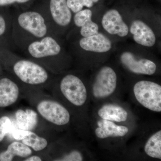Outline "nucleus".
Masks as SVG:
<instances>
[{
  "label": "nucleus",
  "mask_w": 161,
  "mask_h": 161,
  "mask_svg": "<svg viewBox=\"0 0 161 161\" xmlns=\"http://www.w3.org/2000/svg\"><path fill=\"white\" fill-rule=\"evenodd\" d=\"M136 98L141 105L153 112H161V86L149 80H141L133 87Z\"/></svg>",
  "instance_id": "nucleus-1"
},
{
  "label": "nucleus",
  "mask_w": 161,
  "mask_h": 161,
  "mask_svg": "<svg viewBox=\"0 0 161 161\" xmlns=\"http://www.w3.org/2000/svg\"><path fill=\"white\" fill-rule=\"evenodd\" d=\"M14 71L20 80L29 84H40L44 83L48 79L46 70L30 60L18 61L14 66Z\"/></svg>",
  "instance_id": "nucleus-2"
},
{
  "label": "nucleus",
  "mask_w": 161,
  "mask_h": 161,
  "mask_svg": "<svg viewBox=\"0 0 161 161\" xmlns=\"http://www.w3.org/2000/svg\"><path fill=\"white\" fill-rule=\"evenodd\" d=\"M60 89L69 101L77 106L85 103L87 97L86 88L80 78L75 75H66L61 80Z\"/></svg>",
  "instance_id": "nucleus-3"
},
{
  "label": "nucleus",
  "mask_w": 161,
  "mask_h": 161,
  "mask_svg": "<svg viewBox=\"0 0 161 161\" xmlns=\"http://www.w3.org/2000/svg\"><path fill=\"white\" fill-rule=\"evenodd\" d=\"M117 86V76L111 67L105 66L96 75L92 88L93 96L100 99L108 97L115 92Z\"/></svg>",
  "instance_id": "nucleus-4"
},
{
  "label": "nucleus",
  "mask_w": 161,
  "mask_h": 161,
  "mask_svg": "<svg viewBox=\"0 0 161 161\" xmlns=\"http://www.w3.org/2000/svg\"><path fill=\"white\" fill-rule=\"evenodd\" d=\"M37 110L40 115L47 120L57 125H64L69 122V112L57 102L42 101L38 104Z\"/></svg>",
  "instance_id": "nucleus-5"
},
{
  "label": "nucleus",
  "mask_w": 161,
  "mask_h": 161,
  "mask_svg": "<svg viewBox=\"0 0 161 161\" xmlns=\"http://www.w3.org/2000/svg\"><path fill=\"white\" fill-rule=\"evenodd\" d=\"M18 23L23 29L28 31L36 37L42 38L47 33V26L43 17L39 13L27 11L20 14Z\"/></svg>",
  "instance_id": "nucleus-6"
},
{
  "label": "nucleus",
  "mask_w": 161,
  "mask_h": 161,
  "mask_svg": "<svg viewBox=\"0 0 161 161\" xmlns=\"http://www.w3.org/2000/svg\"><path fill=\"white\" fill-rule=\"evenodd\" d=\"M28 51L33 58H42L59 54L61 47L54 39L52 37L46 36L42 38L40 41L31 43L28 46Z\"/></svg>",
  "instance_id": "nucleus-7"
},
{
  "label": "nucleus",
  "mask_w": 161,
  "mask_h": 161,
  "mask_svg": "<svg viewBox=\"0 0 161 161\" xmlns=\"http://www.w3.org/2000/svg\"><path fill=\"white\" fill-rule=\"evenodd\" d=\"M120 60L128 69L135 74L151 75L154 74L156 70V65L154 62L146 59L136 60L130 52L123 53Z\"/></svg>",
  "instance_id": "nucleus-8"
},
{
  "label": "nucleus",
  "mask_w": 161,
  "mask_h": 161,
  "mask_svg": "<svg viewBox=\"0 0 161 161\" xmlns=\"http://www.w3.org/2000/svg\"><path fill=\"white\" fill-rule=\"evenodd\" d=\"M102 24L106 31L111 35L125 37L129 33V27L117 10L111 9L104 15Z\"/></svg>",
  "instance_id": "nucleus-9"
},
{
  "label": "nucleus",
  "mask_w": 161,
  "mask_h": 161,
  "mask_svg": "<svg viewBox=\"0 0 161 161\" xmlns=\"http://www.w3.org/2000/svg\"><path fill=\"white\" fill-rule=\"evenodd\" d=\"M130 32L133 40L138 44L146 47H152L156 42V37L152 30L142 21L136 20L131 24Z\"/></svg>",
  "instance_id": "nucleus-10"
},
{
  "label": "nucleus",
  "mask_w": 161,
  "mask_h": 161,
  "mask_svg": "<svg viewBox=\"0 0 161 161\" xmlns=\"http://www.w3.org/2000/svg\"><path fill=\"white\" fill-rule=\"evenodd\" d=\"M82 49L87 51L103 53L109 51L112 48V43L108 38L102 33L82 38L79 41Z\"/></svg>",
  "instance_id": "nucleus-11"
},
{
  "label": "nucleus",
  "mask_w": 161,
  "mask_h": 161,
  "mask_svg": "<svg viewBox=\"0 0 161 161\" xmlns=\"http://www.w3.org/2000/svg\"><path fill=\"white\" fill-rule=\"evenodd\" d=\"M19 90L16 84L8 78L0 80V107L5 108L15 103L19 98Z\"/></svg>",
  "instance_id": "nucleus-12"
},
{
  "label": "nucleus",
  "mask_w": 161,
  "mask_h": 161,
  "mask_svg": "<svg viewBox=\"0 0 161 161\" xmlns=\"http://www.w3.org/2000/svg\"><path fill=\"white\" fill-rule=\"evenodd\" d=\"M98 127L95 130L98 138L105 139L109 137H122L129 132V129L123 125H118L112 121L102 119L98 121Z\"/></svg>",
  "instance_id": "nucleus-13"
},
{
  "label": "nucleus",
  "mask_w": 161,
  "mask_h": 161,
  "mask_svg": "<svg viewBox=\"0 0 161 161\" xmlns=\"http://www.w3.org/2000/svg\"><path fill=\"white\" fill-rule=\"evenodd\" d=\"M50 10L52 18L61 26H66L70 23L71 11L67 4L66 0H50Z\"/></svg>",
  "instance_id": "nucleus-14"
},
{
  "label": "nucleus",
  "mask_w": 161,
  "mask_h": 161,
  "mask_svg": "<svg viewBox=\"0 0 161 161\" xmlns=\"http://www.w3.org/2000/svg\"><path fill=\"white\" fill-rule=\"evenodd\" d=\"M98 115L102 119L117 122L125 121L128 117V112L125 109L111 104L102 107L98 111Z\"/></svg>",
  "instance_id": "nucleus-15"
},
{
  "label": "nucleus",
  "mask_w": 161,
  "mask_h": 161,
  "mask_svg": "<svg viewBox=\"0 0 161 161\" xmlns=\"http://www.w3.org/2000/svg\"><path fill=\"white\" fill-rule=\"evenodd\" d=\"M15 116L18 126L21 130L31 131L36 127L38 115L33 110L19 109L16 112Z\"/></svg>",
  "instance_id": "nucleus-16"
},
{
  "label": "nucleus",
  "mask_w": 161,
  "mask_h": 161,
  "mask_svg": "<svg viewBox=\"0 0 161 161\" xmlns=\"http://www.w3.org/2000/svg\"><path fill=\"white\" fill-rule=\"evenodd\" d=\"M31 154L29 147L23 143L15 142L9 145L6 151L0 153V161H11L16 156L25 158Z\"/></svg>",
  "instance_id": "nucleus-17"
},
{
  "label": "nucleus",
  "mask_w": 161,
  "mask_h": 161,
  "mask_svg": "<svg viewBox=\"0 0 161 161\" xmlns=\"http://www.w3.org/2000/svg\"><path fill=\"white\" fill-rule=\"evenodd\" d=\"M144 150L146 154L153 158L161 159V131L153 134L147 141Z\"/></svg>",
  "instance_id": "nucleus-18"
},
{
  "label": "nucleus",
  "mask_w": 161,
  "mask_h": 161,
  "mask_svg": "<svg viewBox=\"0 0 161 161\" xmlns=\"http://www.w3.org/2000/svg\"><path fill=\"white\" fill-rule=\"evenodd\" d=\"M22 143L32 148L35 151H40L45 149L47 145V141L40 137L34 132L29 131L25 138L22 140Z\"/></svg>",
  "instance_id": "nucleus-19"
},
{
  "label": "nucleus",
  "mask_w": 161,
  "mask_h": 161,
  "mask_svg": "<svg viewBox=\"0 0 161 161\" xmlns=\"http://www.w3.org/2000/svg\"><path fill=\"white\" fill-rule=\"evenodd\" d=\"M92 11L89 9H82L76 13L74 18L75 25L78 27H82L92 21Z\"/></svg>",
  "instance_id": "nucleus-20"
},
{
  "label": "nucleus",
  "mask_w": 161,
  "mask_h": 161,
  "mask_svg": "<svg viewBox=\"0 0 161 161\" xmlns=\"http://www.w3.org/2000/svg\"><path fill=\"white\" fill-rule=\"evenodd\" d=\"M98 25L92 20L81 27L80 35L84 37L93 36L98 33Z\"/></svg>",
  "instance_id": "nucleus-21"
},
{
  "label": "nucleus",
  "mask_w": 161,
  "mask_h": 161,
  "mask_svg": "<svg viewBox=\"0 0 161 161\" xmlns=\"http://www.w3.org/2000/svg\"><path fill=\"white\" fill-rule=\"evenodd\" d=\"M11 126V122L9 117L5 116L0 118V142L9 132Z\"/></svg>",
  "instance_id": "nucleus-22"
},
{
  "label": "nucleus",
  "mask_w": 161,
  "mask_h": 161,
  "mask_svg": "<svg viewBox=\"0 0 161 161\" xmlns=\"http://www.w3.org/2000/svg\"><path fill=\"white\" fill-rule=\"evenodd\" d=\"M8 29L7 19L4 14H0V48H3V42Z\"/></svg>",
  "instance_id": "nucleus-23"
},
{
  "label": "nucleus",
  "mask_w": 161,
  "mask_h": 161,
  "mask_svg": "<svg viewBox=\"0 0 161 161\" xmlns=\"http://www.w3.org/2000/svg\"><path fill=\"white\" fill-rule=\"evenodd\" d=\"M67 4L71 11L76 13L83 9L84 1V0H67Z\"/></svg>",
  "instance_id": "nucleus-24"
},
{
  "label": "nucleus",
  "mask_w": 161,
  "mask_h": 161,
  "mask_svg": "<svg viewBox=\"0 0 161 161\" xmlns=\"http://www.w3.org/2000/svg\"><path fill=\"white\" fill-rule=\"evenodd\" d=\"M60 160L80 161L83 160V158L80 152L77 151H74L64 156Z\"/></svg>",
  "instance_id": "nucleus-25"
},
{
  "label": "nucleus",
  "mask_w": 161,
  "mask_h": 161,
  "mask_svg": "<svg viewBox=\"0 0 161 161\" xmlns=\"http://www.w3.org/2000/svg\"><path fill=\"white\" fill-rule=\"evenodd\" d=\"M28 130H17L12 132V135L14 138L17 140L22 141L26 137L29 132Z\"/></svg>",
  "instance_id": "nucleus-26"
},
{
  "label": "nucleus",
  "mask_w": 161,
  "mask_h": 161,
  "mask_svg": "<svg viewBox=\"0 0 161 161\" xmlns=\"http://www.w3.org/2000/svg\"><path fill=\"white\" fill-rule=\"evenodd\" d=\"M84 6L88 8H91L94 5V3H96L98 0H84Z\"/></svg>",
  "instance_id": "nucleus-27"
},
{
  "label": "nucleus",
  "mask_w": 161,
  "mask_h": 161,
  "mask_svg": "<svg viewBox=\"0 0 161 161\" xmlns=\"http://www.w3.org/2000/svg\"><path fill=\"white\" fill-rule=\"evenodd\" d=\"M16 2V0H0V6L10 5Z\"/></svg>",
  "instance_id": "nucleus-28"
},
{
  "label": "nucleus",
  "mask_w": 161,
  "mask_h": 161,
  "mask_svg": "<svg viewBox=\"0 0 161 161\" xmlns=\"http://www.w3.org/2000/svg\"><path fill=\"white\" fill-rule=\"evenodd\" d=\"M26 161H41V158L37 156H33L25 160Z\"/></svg>",
  "instance_id": "nucleus-29"
},
{
  "label": "nucleus",
  "mask_w": 161,
  "mask_h": 161,
  "mask_svg": "<svg viewBox=\"0 0 161 161\" xmlns=\"http://www.w3.org/2000/svg\"><path fill=\"white\" fill-rule=\"evenodd\" d=\"M30 0H16V2L19 3H23L28 2Z\"/></svg>",
  "instance_id": "nucleus-30"
}]
</instances>
